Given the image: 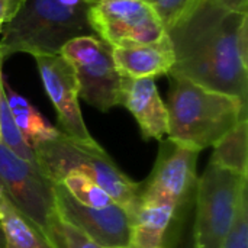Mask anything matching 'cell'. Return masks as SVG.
Here are the masks:
<instances>
[{
  "instance_id": "21",
  "label": "cell",
  "mask_w": 248,
  "mask_h": 248,
  "mask_svg": "<svg viewBox=\"0 0 248 248\" xmlns=\"http://www.w3.org/2000/svg\"><path fill=\"white\" fill-rule=\"evenodd\" d=\"M222 248H248V190L241 199L237 218Z\"/></svg>"
},
{
  "instance_id": "6",
  "label": "cell",
  "mask_w": 248,
  "mask_h": 248,
  "mask_svg": "<svg viewBox=\"0 0 248 248\" xmlns=\"http://www.w3.org/2000/svg\"><path fill=\"white\" fill-rule=\"evenodd\" d=\"M0 190L54 248L61 225L55 208L54 183L41 173L36 164L17 157L1 142Z\"/></svg>"
},
{
  "instance_id": "25",
  "label": "cell",
  "mask_w": 248,
  "mask_h": 248,
  "mask_svg": "<svg viewBox=\"0 0 248 248\" xmlns=\"http://www.w3.org/2000/svg\"><path fill=\"white\" fill-rule=\"evenodd\" d=\"M215 1L235 12H248V0H215Z\"/></svg>"
},
{
  "instance_id": "10",
  "label": "cell",
  "mask_w": 248,
  "mask_h": 248,
  "mask_svg": "<svg viewBox=\"0 0 248 248\" xmlns=\"http://www.w3.org/2000/svg\"><path fill=\"white\" fill-rule=\"evenodd\" d=\"M58 217L102 248L128 247L131 217L116 203L106 208H89L74 201L61 183H54Z\"/></svg>"
},
{
  "instance_id": "13",
  "label": "cell",
  "mask_w": 248,
  "mask_h": 248,
  "mask_svg": "<svg viewBox=\"0 0 248 248\" xmlns=\"http://www.w3.org/2000/svg\"><path fill=\"white\" fill-rule=\"evenodd\" d=\"M124 106L135 118L144 140L161 141L169 132L167 108L160 97L155 78L122 77L118 106Z\"/></svg>"
},
{
  "instance_id": "27",
  "label": "cell",
  "mask_w": 248,
  "mask_h": 248,
  "mask_svg": "<svg viewBox=\"0 0 248 248\" xmlns=\"http://www.w3.org/2000/svg\"><path fill=\"white\" fill-rule=\"evenodd\" d=\"M0 248H7L6 237H4V232H3V230H1V225H0Z\"/></svg>"
},
{
  "instance_id": "3",
  "label": "cell",
  "mask_w": 248,
  "mask_h": 248,
  "mask_svg": "<svg viewBox=\"0 0 248 248\" xmlns=\"http://www.w3.org/2000/svg\"><path fill=\"white\" fill-rule=\"evenodd\" d=\"M92 0H23L17 13L3 25L0 46L7 57L60 54L80 36H96L89 23Z\"/></svg>"
},
{
  "instance_id": "15",
  "label": "cell",
  "mask_w": 248,
  "mask_h": 248,
  "mask_svg": "<svg viewBox=\"0 0 248 248\" xmlns=\"http://www.w3.org/2000/svg\"><path fill=\"white\" fill-rule=\"evenodd\" d=\"M3 89L12 118L26 142L33 148L39 142L48 141L60 134L58 128L51 126L45 118L20 94L13 92L3 77Z\"/></svg>"
},
{
  "instance_id": "31",
  "label": "cell",
  "mask_w": 248,
  "mask_h": 248,
  "mask_svg": "<svg viewBox=\"0 0 248 248\" xmlns=\"http://www.w3.org/2000/svg\"><path fill=\"white\" fill-rule=\"evenodd\" d=\"M145 1H148V0H145Z\"/></svg>"
},
{
  "instance_id": "26",
  "label": "cell",
  "mask_w": 248,
  "mask_h": 248,
  "mask_svg": "<svg viewBox=\"0 0 248 248\" xmlns=\"http://www.w3.org/2000/svg\"><path fill=\"white\" fill-rule=\"evenodd\" d=\"M4 60H6V55H4V52H3V49H1V46H0V100H1V93H3V71H1V67H3V62H4Z\"/></svg>"
},
{
  "instance_id": "20",
  "label": "cell",
  "mask_w": 248,
  "mask_h": 248,
  "mask_svg": "<svg viewBox=\"0 0 248 248\" xmlns=\"http://www.w3.org/2000/svg\"><path fill=\"white\" fill-rule=\"evenodd\" d=\"M201 0H148L158 15L166 32L183 19Z\"/></svg>"
},
{
  "instance_id": "9",
  "label": "cell",
  "mask_w": 248,
  "mask_h": 248,
  "mask_svg": "<svg viewBox=\"0 0 248 248\" xmlns=\"http://www.w3.org/2000/svg\"><path fill=\"white\" fill-rule=\"evenodd\" d=\"M89 23L94 35L109 46L148 44L166 35V29L145 0H92Z\"/></svg>"
},
{
  "instance_id": "8",
  "label": "cell",
  "mask_w": 248,
  "mask_h": 248,
  "mask_svg": "<svg viewBox=\"0 0 248 248\" xmlns=\"http://www.w3.org/2000/svg\"><path fill=\"white\" fill-rule=\"evenodd\" d=\"M198 150L161 140L153 171L140 183V202L166 203L179 212L192 211L198 185Z\"/></svg>"
},
{
  "instance_id": "11",
  "label": "cell",
  "mask_w": 248,
  "mask_h": 248,
  "mask_svg": "<svg viewBox=\"0 0 248 248\" xmlns=\"http://www.w3.org/2000/svg\"><path fill=\"white\" fill-rule=\"evenodd\" d=\"M36 67L58 121V131L83 142H96L78 105V84L70 62L61 54L35 55Z\"/></svg>"
},
{
  "instance_id": "30",
  "label": "cell",
  "mask_w": 248,
  "mask_h": 248,
  "mask_svg": "<svg viewBox=\"0 0 248 248\" xmlns=\"http://www.w3.org/2000/svg\"><path fill=\"white\" fill-rule=\"evenodd\" d=\"M112 248H125V247H112Z\"/></svg>"
},
{
  "instance_id": "18",
  "label": "cell",
  "mask_w": 248,
  "mask_h": 248,
  "mask_svg": "<svg viewBox=\"0 0 248 248\" xmlns=\"http://www.w3.org/2000/svg\"><path fill=\"white\" fill-rule=\"evenodd\" d=\"M62 187L68 195L78 203L89 208H106L115 203L112 198L92 179L80 173H71L65 176L61 182Z\"/></svg>"
},
{
  "instance_id": "14",
  "label": "cell",
  "mask_w": 248,
  "mask_h": 248,
  "mask_svg": "<svg viewBox=\"0 0 248 248\" xmlns=\"http://www.w3.org/2000/svg\"><path fill=\"white\" fill-rule=\"evenodd\" d=\"M116 70L122 77L155 78L167 76L174 64V51L169 35L148 44H124L112 48Z\"/></svg>"
},
{
  "instance_id": "29",
  "label": "cell",
  "mask_w": 248,
  "mask_h": 248,
  "mask_svg": "<svg viewBox=\"0 0 248 248\" xmlns=\"http://www.w3.org/2000/svg\"><path fill=\"white\" fill-rule=\"evenodd\" d=\"M0 201H1V190H0Z\"/></svg>"
},
{
  "instance_id": "2",
  "label": "cell",
  "mask_w": 248,
  "mask_h": 248,
  "mask_svg": "<svg viewBox=\"0 0 248 248\" xmlns=\"http://www.w3.org/2000/svg\"><path fill=\"white\" fill-rule=\"evenodd\" d=\"M169 77V140L202 151L214 147L240 121L248 119L247 105L240 99L208 90L179 76Z\"/></svg>"
},
{
  "instance_id": "1",
  "label": "cell",
  "mask_w": 248,
  "mask_h": 248,
  "mask_svg": "<svg viewBox=\"0 0 248 248\" xmlns=\"http://www.w3.org/2000/svg\"><path fill=\"white\" fill-rule=\"evenodd\" d=\"M248 12H235L215 0H201L166 33L174 64L167 76H179L208 90L248 103V64L240 55L237 35Z\"/></svg>"
},
{
  "instance_id": "16",
  "label": "cell",
  "mask_w": 248,
  "mask_h": 248,
  "mask_svg": "<svg viewBox=\"0 0 248 248\" xmlns=\"http://www.w3.org/2000/svg\"><path fill=\"white\" fill-rule=\"evenodd\" d=\"M0 225L7 248H51L44 234L1 193Z\"/></svg>"
},
{
  "instance_id": "12",
  "label": "cell",
  "mask_w": 248,
  "mask_h": 248,
  "mask_svg": "<svg viewBox=\"0 0 248 248\" xmlns=\"http://www.w3.org/2000/svg\"><path fill=\"white\" fill-rule=\"evenodd\" d=\"M192 215L193 209L179 212L171 205L140 202L126 248H173Z\"/></svg>"
},
{
  "instance_id": "19",
  "label": "cell",
  "mask_w": 248,
  "mask_h": 248,
  "mask_svg": "<svg viewBox=\"0 0 248 248\" xmlns=\"http://www.w3.org/2000/svg\"><path fill=\"white\" fill-rule=\"evenodd\" d=\"M0 142L17 157L32 164H36L33 148L26 142V140L23 138V135L20 134L19 128L16 126L12 118V113L9 110L6 96H4V89H3L1 100H0Z\"/></svg>"
},
{
  "instance_id": "7",
  "label": "cell",
  "mask_w": 248,
  "mask_h": 248,
  "mask_svg": "<svg viewBox=\"0 0 248 248\" xmlns=\"http://www.w3.org/2000/svg\"><path fill=\"white\" fill-rule=\"evenodd\" d=\"M73 67L78 97L100 112L118 106L122 76L116 70L112 46L97 36H80L60 52Z\"/></svg>"
},
{
  "instance_id": "22",
  "label": "cell",
  "mask_w": 248,
  "mask_h": 248,
  "mask_svg": "<svg viewBox=\"0 0 248 248\" xmlns=\"http://www.w3.org/2000/svg\"><path fill=\"white\" fill-rule=\"evenodd\" d=\"M54 248H102L83 232L76 230L74 227L61 221L58 238L54 244Z\"/></svg>"
},
{
  "instance_id": "24",
  "label": "cell",
  "mask_w": 248,
  "mask_h": 248,
  "mask_svg": "<svg viewBox=\"0 0 248 248\" xmlns=\"http://www.w3.org/2000/svg\"><path fill=\"white\" fill-rule=\"evenodd\" d=\"M192 219H193V215L192 218L185 224L182 232H180V237L177 238L176 244L173 248H195L193 244V234H192Z\"/></svg>"
},
{
  "instance_id": "4",
  "label": "cell",
  "mask_w": 248,
  "mask_h": 248,
  "mask_svg": "<svg viewBox=\"0 0 248 248\" xmlns=\"http://www.w3.org/2000/svg\"><path fill=\"white\" fill-rule=\"evenodd\" d=\"M36 166L52 183L71 173H80L96 182L128 215L140 206V183L129 179L96 142H83L62 132L33 147Z\"/></svg>"
},
{
  "instance_id": "5",
  "label": "cell",
  "mask_w": 248,
  "mask_h": 248,
  "mask_svg": "<svg viewBox=\"0 0 248 248\" xmlns=\"http://www.w3.org/2000/svg\"><path fill=\"white\" fill-rule=\"evenodd\" d=\"M247 190L248 179L208 163L196 185L192 219L195 248H222Z\"/></svg>"
},
{
  "instance_id": "28",
  "label": "cell",
  "mask_w": 248,
  "mask_h": 248,
  "mask_svg": "<svg viewBox=\"0 0 248 248\" xmlns=\"http://www.w3.org/2000/svg\"><path fill=\"white\" fill-rule=\"evenodd\" d=\"M1 29H3V23L0 22V32H1Z\"/></svg>"
},
{
  "instance_id": "23",
  "label": "cell",
  "mask_w": 248,
  "mask_h": 248,
  "mask_svg": "<svg viewBox=\"0 0 248 248\" xmlns=\"http://www.w3.org/2000/svg\"><path fill=\"white\" fill-rule=\"evenodd\" d=\"M23 0H0V22L7 23L20 9Z\"/></svg>"
},
{
  "instance_id": "17",
  "label": "cell",
  "mask_w": 248,
  "mask_h": 248,
  "mask_svg": "<svg viewBox=\"0 0 248 248\" xmlns=\"http://www.w3.org/2000/svg\"><path fill=\"white\" fill-rule=\"evenodd\" d=\"M209 161L248 179V119L240 121L214 145Z\"/></svg>"
}]
</instances>
